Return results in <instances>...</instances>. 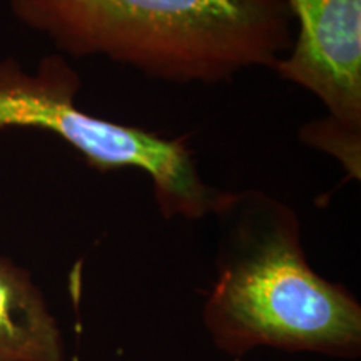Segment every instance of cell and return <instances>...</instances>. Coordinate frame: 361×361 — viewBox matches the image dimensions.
Wrapping results in <instances>:
<instances>
[{
  "label": "cell",
  "mask_w": 361,
  "mask_h": 361,
  "mask_svg": "<svg viewBox=\"0 0 361 361\" xmlns=\"http://www.w3.org/2000/svg\"><path fill=\"white\" fill-rule=\"evenodd\" d=\"M79 74L61 54L44 57L34 72L16 59H0V133L44 130L74 147L92 169L144 173L166 219L214 214L224 191L206 183L184 139L89 114L79 106Z\"/></svg>",
  "instance_id": "obj_3"
},
{
  "label": "cell",
  "mask_w": 361,
  "mask_h": 361,
  "mask_svg": "<svg viewBox=\"0 0 361 361\" xmlns=\"http://www.w3.org/2000/svg\"><path fill=\"white\" fill-rule=\"evenodd\" d=\"M216 278L202 308L214 346L229 356L256 348L355 360L361 305L311 268L290 204L263 191H224L216 207Z\"/></svg>",
  "instance_id": "obj_1"
},
{
  "label": "cell",
  "mask_w": 361,
  "mask_h": 361,
  "mask_svg": "<svg viewBox=\"0 0 361 361\" xmlns=\"http://www.w3.org/2000/svg\"><path fill=\"white\" fill-rule=\"evenodd\" d=\"M64 57H102L169 84L231 82L290 51L284 0H8Z\"/></svg>",
  "instance_id": "obj_2"
},
{
  "label": "cell",
  "mask_w": 361,
  "mask_h": 361,
  "mask_svg": "<svg viewBox=\"0 0 361 361\" xmlns=\"http://www.w3.org/2000/svg\"><path fill=\"white\" fill-rule=\"evenodd\" d=\"M298 32L273 67L288 82L319 99L326 109L300 130L303 144L340 161L361 178V0H284Z\"/></svg>",
  "instance_id": "obj_4"
},
{
  "label": "cell",
  "mask_w": 361,
  "mask_h": 361,
  "mask_svg": "<svg viewBox=\"0 0 361 361\" xmlns=\"http://www.w3.org/2000/svg\"><path fill=\"white\" fill-rule=\"evenodd\" d=\"M0 361H64V341L42 291L0 256Z\"/></svg>",
  "instance_id": "obj_5"
}]
</instances>
